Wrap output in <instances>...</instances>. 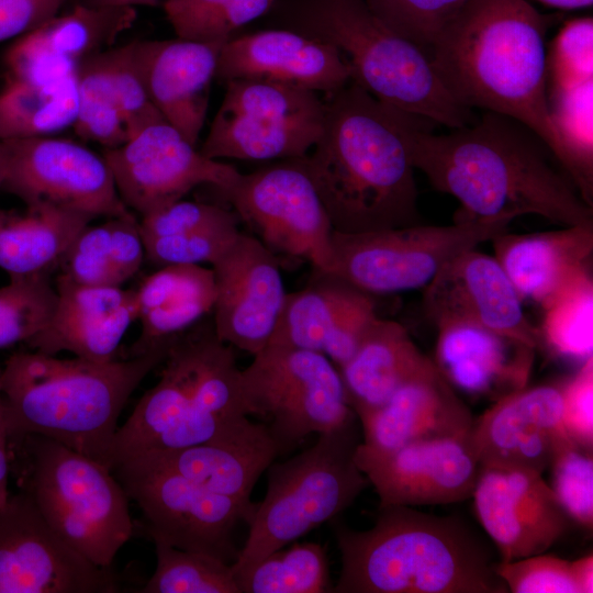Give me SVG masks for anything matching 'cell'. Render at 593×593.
Instances as JSON below:
<instances>
[{
  "label": "cell",
  "instance_id": "42",
  "mask_svg": "<svg viewBox=\"0 0 593 593\" xmlns=\"http://www.w3.org/2000/svg\"><path fill=\"white\" fill-rule=\"evenodd\" d=\"M275 0H164L163 8L178 38L226 42L245 24L266 14Z\"/></svg>",
  "mask_w": 593,
  "mask_h": 593
},
{
  "label": "cell",
  "instance_id": "10",
  "mask_svg": "<svg viewBox=\"0 0 593 593\" xmlns=\"http://www.w3.org/2000/svg\"><path fill=\"white\" fill-rule=\"evenodd\" d=\"M240 370L247 415L265 419L279 455L357 417L338 368L323 354L267 345Z\"/></svg>",
  "mask_w": 593,
  "mask_h": 593
},
{
  "label": "cell",
  "instance_id": "57",
  "mask_svg": "<svg viewBox=\"0 0 593 593\" xmlns=\"http://www.w3.org/2000/svg\"><path fill=\"white\" fill-rule=\"evenodd\" d=\"M8 168V153L5 144L0 141V188L4 181Z\"/></svg>",
  "mask_w": 593,
  "mask_h": 593
},
{
  "label": "cell",
  "instance_id": "53",
  "mask_svg": "<svg viewBox=\"0 0 593 593\" xmlns=\"http://www.w3.org/2000/svg\"><path fill=\"white\" fill-rule=\"evenodd\" d=\"M1 373V367H0ZM9 435L4 417V403L0 389V506H2L8 496V478H9Z\"/></svg>",
  "mask_w": 593,
  "mask_h": 593
},
{
  "label": "cell",
  "instance_id": "9",
  "mask_svg": "<svg viewBox=\"0 0 593 593\" xmlns=\"http://www.w3.org/2000/svg\"><path fill=\"white\" fill-rule=\"evenodd\" d=\"M23 491L52 529L94 564L111 568L134 533L128 496L104 465L55 440L25 435Z\"/></svg>",
  "mask_w": 593,
  "mask_h": 593
},
{
  "label": "cell",
  "instance_id": "31",
  "mask_svg": "<svg viewBox=\"0 0 593 593\" xmlns=\"http://www.w3.org/2000/svg\"><path fill=\"white\" fill-rule=\"evenodd\" d=\"M494 257L521 299L545 305L560 289L589 268L593 224L492 238Z\"/></svg>",
  "mask_w": 593,
  "mask_h": 593
},
{
  "label": "cell",
  "instance_id": "14",
  "mask_svg": "<svg viewBox=\"0 0 593 593\" xmlns=\"http://www.w3.org/2000/svg\"><path fill=\"white\" fill-rule=\"evenodd\" d=\"M224 195L273 254L303 258L317 271H331L333 228L301 158L240 174Z\"/></svg>",
  "mask_w": 593,
  "mask_h": 593
},
{
  "label": "cell",
  "instance_id": "15",
  "mask_svg": "<svg viewBox=\"0 0 593 593\" xmlns=\"http://www.w3.org/2000/svg\"><path fill=\"white\" fill-rule=\"evenodd\" d=\"M8 168L0 189L25 205L48 203L94 217H133L103 156L47 136L2 141Z\"/></svg>",
  "mask_w": 593,
  "mask_h": 593
},
{
  "label": "cell",
  "instance_id": "48",
  "mask_svg": "<svg viewBox=\"0 0 593 593\" xmlns=\"http://www.w3.org/2000/svg\"><path fill=\"white\" fill-rule=\"evenodd\" d=\"M238 220L171 236L143 238L145 256L160 266L212 264L239 233Z\"/></svg>",
  "mask_w": 593,
  "mask_h": 593
},
{
  "label": "cell",
  "instance_id": "32",
  "mask_svg": "<svg viewBox=\"0 0 593 593\" xmlns=\"http://www.w3.org/2000/svg\"><path fill=\"white\" fill-rule=\"evenodd\" d=\"M136 299L142 329L127 358L169 348L178 336L212 314L213 270L190 264L163 266L136 289Z\"/></svg>",
  "mask_w": 593,
  "mask_h": 593
},
{
  "label": "cell",
  "instance_id": "44",
  "mask_svg": "<svg viewBox=\"0 0 593 593\" xmlns=\"http://www.w3.org/2000/svg\"><path fill=\"white\" fill-rule=\"evenodd\" d=\"M468 0H366L391 31L428 54L448 21Z\"/></svg>",
  "mask_w": 593,
  "mask_h": 593
},
{
  "label": "cell",
  "instance_id": "21",
  "mask_svg": "<svg viewBox=\"0 0 593 593\" xmlns=\"http://www.w3.org/2000/svg\"><path fill=\"white\" fill-rule=\"evenodd\" d=\"M423 307L437 326L475 324L541 348L538 327L523 310V300L494 256L475 248L449 260L424 288Z\"/></svg>",
  "mask_w": 593,
  "mask_h": 593
},
{
  "label": "cell",
  "instance_id": "47",
  "mask_svg": "<svg viewBox=\"0 0 593 593\" xmlns=\"http://www.w3.org/2000/svg\"><path fill=\"white\" fill-rule=\"evenodd\" d=\"M107 70L131 137L165 121L150 101L135 55L134 41L102 52Z\"/></svg>",
  "mask_w": 593,
  "mask_h": 593
},
{
  "label": "cell",
  "instance_id": "55",
  "mask_svg": "<svg viewBox=\"0 0 593 593\" xmlns=\"http://www.w3.org/2000/svg\"><path fill=\"white\" fill-rule=\"evenodd\" d=\"M79 3L91 8L157 7L160 0H81Z\"/></svg>",
  "mask_w": 593,
  "mask_h": 593
},
{
  "label": "cell",
  "instance_id": "37",
  "mask_svg": "<svg viewBox=\"0 0 593 593\" xmlns=\"http://www.w3.org/2000/svg\"><path fill=\"white\" fill-rule=\"evenodd\" d=\"M240 593H326L329 584L325 547L294 541L234 574Z\"/></svg>",
  "mask_w": 593,
  "mask_h": 593
},
{
  "label": "cell",
  "instance_id": "54",
  "mask_svg": "<svg viewBox=\"0 0 593 593\" xmlns=\"http://www.w3.org/2000/svg\"><path fill=\"white\" fill-rule=\"evenodd\" d=\"M571 566L579 593H592L593 555L590 552L581 558L571 560Z\"/></svg>",
  "mask_w": 593,
  "mask_h": 593
},
{
  "label": "cell",
  "instance_id": "20",
  "mask_svg": "<svg viewBox=\"0 0 593 593\" xmlns=\"http://www.w3.org/2000/svg\"><path fill=\"white\" fill-rule=\"evenodd\" d=\"M471 499L500 561L546 552L571 522L542 474L532 471L481 467Z\"/></svg>",
  "mask_w": 593,
  "mask_h": 593
},
{
  "label": "cell",
  "instance_id": "45",
  "mask_svg": "<svg viewBox=\"0 0 593 593\" xmlns=\"http://www.w3.org/2000/svg\"><path fill=\"white\" fill-rule=\"evenodd\" d=\"M550 488L570 521L592 530L593 457L570 438L557 449L549 467Z\"/></svg>",
  "mask_w": 593,
  "mask_h": 593
},
{
  "label": "cell",
  "instance_id": "22",
  "mask_svg": "<svg viewBox=\"0 0 593 593\" xmlns=\"http://www.w3.org/2000/svg\"><path fill=\"white\" fill-rule=\"evenodd\" d=\"M561 413L559 383L525 387L494 401L469 437L480 466L542 474L570 438Z\"/></svg>",
  "mask_w": 593,
  "mask_h": 593
},
{
  "label": "cell",
  "instance_id": "39",
  "mask_svg": "<svg viewBox=\"0 0 593 593\" xmlns=\"http://www.w3.org/2000/svg\"><path fill=\"white\" fill-rule=\"evenodd\" d=\"M539 329L541 348L555 356L580 361L593 357V279L581 271L545 305Z\"/></svg>",
  "mask_w": 593,
  "mask_h": 593
},
{
  "label": "cell",
  "instance_id": "46",
  "mask_svg": "<svg viewBox=\"0 0 593 593\" xmlns=\"http://www.w3.org/2000/svg\"><path fill=\"white\" fill-rule=\"evenodd\" d=\"M547 52V85L573 88L593 81V19L567 21Z\"/></svg>",
  "mask_w": 593,
  "mask_h": 593
},
{
  "label": "cell",
  "instance_id": "5",
  "mask_svg": "<svg viewBox=\"0 0 593 593\" xmlns=\"http://www.w3.org/2000/svg\"><path fill=\"white\" fill-rule=\"evenodd\" d=\"M168 349L108 362L38 351L11 355L0 373L9 439L43 436L111 470L121 412Z\"/></svg>",
  "mask_w": 593,
  "mask_h": 593
},
{
  "label": "cell",
  "instance_id": "8",
  "mask_svg": "<svg viewBox=\"0 0 593 593\" xmlns=\"http://www.w3.org/2000/svg\"><path fill=\"white\" fill-rule=\"evenodd\" d=\"M358 417L317 435L300 454L272 462L267 490L256 503L245 545L232 564L240 573L260 559L336 519L369 485L354 454L361 441Z\"/></svg>",
  "mask_w": 593,
  "mask_h": 593
},
{
  "label": "cell",
  "instance_id": "43",
  "mask_svg": "<svg viewBox=\"0 0 593 593\" xmlns=\"http://www.w3.org/2000/svg\"><path fill=\"white\" fill-rule=\"evenodd\" d=\"M51 273L10 277L0 288V348L26 343L51 321L57 305Z\"/></svg>",
  "mask_w": 593,
  "mask_h": 593
},
{
  "label": "cell",
  "instance_id": "27",
  "mask_svg": "<svg viewBox=\"0 0 593 593\" xmlns=\"http://www.w3.org/2000/svg\"><path fill=\"white\" fill-rule=\"evenodd\" d=\"M358 419L362 436L358 447L370 452L433 438L469 437L474 423L471 411L433 360Z\"/></svg>",
  "mask_w": 593,
  "mask_h": 593
},
{
  "label": "cell",
  "instance_id": "4",
  "mask_svg": "<svg viewBox=\"0 0 593 593\" xmlns=\"http://www.w3.org/2000/svg\"><path fill=\"white\" fill-rule=\"evenodd\" d=\"M340 571L333 593H508L490 546L457 516L379 506L373 525H333Z\"/></svg>",
  "mask_w": 593,
  "mask_h": 593
},
{
  "label": "cell",
  "instance_id": "3",
  "mask_svg": "<svg viewBox=\"0 0 593 593\" xmlns=\"http://www.w3.org/2000/svg\"><path fill=\"white\" fill-rule=\"evenodd\" d=\"M552 21L527 0H468L428 56L456 102L521 122L564 170L566 153L547 102L546 34Z\"/></svg>",
  "mask_w": 593,
  "mask_h": 593
},
{
  "label": "cell",
  "instance_id": "18",
  "mask_svg": "<svg viewBox=\"0 0 593 593\" xmlns=\"http://www.w3.org/2000/svg\"><path fill=\"white\" fill-rule=\"evenodd\" d=\"M211 265L215 332L254 356L268 345L287 295L278 258L257 237L239 231Z\"/></svg>",
  "mask_w": 593,
  "mask_h": 593
},
{
  "label": "cell",
  "instance_id": "41",
  "mask_svg": "<svg viewBox=\"0 0 593 593\" xmlns=\"http://www.w3.org/2000/svg\"><path fill=\"white\" fill-rule=\"evenodd\" d=\"M156 568L139 593H240L231 563L154 538Z\"/></svg>",
  "mask_w": 593,
  "mask_h": 593
},
{
  "label": "cell",
  "instance_id": "35",
  "mask_svg": "<svg viewBox=\"0 0 593 593\" xmlns=\"http://www.w3.org/2000/svg\"><path fill=\"white\" fill-rule=\"evenodd\" d=\"M145 257L136 217H109L87 225L76 236L58 269L80 284L121 287L139 270Z\"/></svg>",
  "mask_w": 593,
  "mask_h": 593
},
{
  "label": "cell",
  "instance_id": "17",
  "mask_svg": "<svg viewBox=\"0 0 593 593\" xmlns=\"http://www.w3.org/2000/svg\"><path fill=\"white\" fill-rule=\"evenodd\" d=\"M118 192L130 209L145 216L210 184L225 194L240 172L205 157L166 121L154 123L124 145L104 149Z\"/></svg>",
  "mask_w": 593,
  "mask_h": 593
},
{
  "label": "cell",
  "instance_id": "6",
  "mask_svg": "<svg viewBox=\"0 0 593 593\" xmlns=\"http://www.w3.org/2000/svg\"><path fill=\"white\" fill-rule=\"evenodd\" d=\"M159 381L118 428L111 469L148 451L213 441L249 416L233 347L216 334L212 316L178 336L161 362Z\"/></svg>",
  "mask_w": 593,
  "mask_h": 593
},
{
  "label": "cell",
  "instance_id": "28",
  "mask_svg": "<svg viewBox=\"0 0 593 593\" xmlns=\"http://www.w3.org/2000/svg\"><path fill=\"white\" fill-rule=\"evenodd\" d=\"M225 43V42H224ZM222 42L182 38L134 41L152 103L192 145L204 126Z\"/></svg>",
  "mask_w": 593,
  "mask_h": 593
},
{
  "label": "cell",
  "instance_id": "38",
  "mask_svg": "<svg viewBox=\"0 0 593 593\" xmlns=\"http://www.w3.org/2000/svg\"><path fill=\"white\" fill-rule=\"evenodd\" d=\"M547 102L566 153V176L593 208V81L568 89L549 87Z\"/></svg>",
  "mask_w": 593,
  "mask_h": 593
},
{
  "label": "cell",
  "instance_id": "16",
  "mask_svg": "<svg viewBox=\"0 0 593 593\" xmlns=\"http://www.w3.org/2000/svg\"><path fill=\"white\" fill-rule=\"evenodd\" d=\"M119 579L67 545L24 491L0 506V593H116Z\"/></svg>",
  "mask_w": 593,
  "mask_h": 593
},
{
  "label": "cell",
  "instance_id": "23",
  "mask_svg": "<svg viewBox=\"0 0 593 593\" xmlns=\"http://www.w3.org/2000/svg\"><path fill=\"white\" fill-rule=\"evenodd\" d=\"M317 273L311 286L287 293L268 345L323 354L339 369L378 317L376 302L372 294L334 275Z\"/></svg>",
  "mask_w": 593,
  "mask_h": 593
},
{
  "label": "cell",
  "instance_id": "1",
  "mask_svg": "<svg viewBox=\"0 0 593 593\" xmlns=\"http://www.w3.org/2000/svg\"><path fill=\"white\" fill-rule=\"evenodd\" d=\"M430 124L411 115L405 145L414 169L458 200L454 222H512L536 214L562 226L593 224V208L553 167L545 143L521 122L485 111L447 134L433 133Z\"/></svg>",
  "mask_w": 593,
  "mask_h": 593
},
{
  "label": "cell",
  "instance_id": "25",
  "mask_svg": "<svg viewBox=\"0 0 593 593\" xmlns=\"http://www.w3.org/2000/svg\"><path fill=\"white\" fill-rule=\"evenodd\" d=\"M136 20L132 7L91 8L78 3L18 37L3 56L8 78L44 83L74 76L88 57L109 49Z\"/></svg>",
  "mask_w": 593,
  "mask_h": 593
},
{
  "label": "cell",
  "instance_id": "52",
  "mask_svg": "<svg viewBox=\"0 0 593 593\" xmlns=\"http://www.w3.org/2000/svg\"><path fill=\"white\" fill-rule=\"evenodd\" d=\"M68 0H0V43L23 36L59 14Z\"/></svg>",
  "mask_w": 593,
  "mask_h": 593
},
{
  "label": "cell",
  "instance_id": "33",
  "mask_svg": "<svg viewBox=\"0 0 593 593\" xmlns=\"http://www.w3.org/2000/svg\"><path fill=\"white\" fill-rule=\"evenodd\" d=\"M430 360L403 325L376 317L355 354L338 369L357 417L382 405Z\"/></svg>",
  "mask_w": 593,
  "mask_h": 593
},
{
  "label": "cell",
  "instance_id": "7",
  "mask_svg": "<svg viewBox=\"0 0 593 593\" xmlns=\"http://www.w3.org/2000/svg\"><path fill=\"white\" fill-rule=\"evenodd\" d=\"M267 13L272 27L338 48L351 80L379 101L451 130L477 120L446 90L428 54L388 29L366 0H275Z\"/></svg>",
  "mask_w": 593,
  "mask_h": 593
},
{
  "label": "cell",
  "instance_id": "19",
  "mask_svg": "<svg viewBox=\"0 0 593 593\" xmlns=\"http://www.w3.org/2000/svg\"><path fill=\"white\" fill-rule=\"evenodd\" d=\"M469 437L419 440L384 452L357 446L354 459L379 506L457 503L471 499L481 469Z\"/></svg>",
  "mask_w": 593,
  "mask_h": 593
},
{
  "label": "cell",
  "instance_id": "29",
  "mask_svg": "<svg viewBox=\"0 0 593 593\" xmlns=\"http://www.w3.org/2000/svg\"><path fill=\"white\" fill-rule=\"evenodd\" d=\"M436 327L433 362L456 391L494 402L527 387L534 347L471 323L449 322Z\"/></svg>",
  "mask_w": 593,
  "mask_h": 593
},
{
  "label": "cell",
  "instance_id": "56",
  "mask_svg": "<svg viewBox=\"0 0 593 593\" xmlns=\"http://www.w3.org/2000/svg\"><path fill=\"white\" fill-rule=\"evenodd\" d=\"M544 5L560 10H575L592 7L593 0H536Z\"/></svg>",
  "mask_w": 593,
  "mask_h": 593
},
{
  "label": "cell",
  "instance_id": "34",
  "mask_svg": "<svg viewBox=\"0 0 593 593\" xmlns=\"http://www.w3.org/2000/svg\"><path fill=\"white\" fill-rule=\"evenodd\" d=\"M96 217L48 203L0 209V268L10 277L51 273Z\"/></svg>",
  "mask_w": 593,
  "mask_h": 593
},
{
  "label": "cell",
  "instance_id": "40",
  "mask_svg": "<svg viewBox=\"0 0 593 593\" xmlns=\"http://www.w3.org/2000/svg\"><path fill=\"white\" fill-rule=\"evenodd\" d=\"M104 52V51H103ZM78 108L72 125L83 141L104 149L124 145L131 133L120 109L102 52L82 60L76 71Z\"/></svg>",
  "mask_w": 593,
  "mask_h": 593
},
{
  "label": "cell",
  "instance_id": "36",
  "mask_svg": "<svg viewBox=\"0 0 593 593\" xmlns=\"http://www.w3.org/2000/svg\"><path fill=\"white\" fill-rule=\"evenodd\" d=\"M77 108L76 74L44 83L8 78L0 91V141L47 136L72 126Z\"/></svg>",
  "mask_w": 593,
  "mask_h": 593
},
{
  "label": "cell",
  "instance_id": "50",
  "mask_svg": "<svg viewBox=\"0 0 593 593\" xmlns=\"http://www.w3.org/2000/svg\"><path fill=\"white\" fill-rule=\"evenodd\" d=\"M238 220L235 212L219 205L179 200L142 216V238L171 236Z\"/></svg>",
  "mask_w": 593,
  "mask_h": 593
},
{
  "label": "cell",
  "instance_id": "24",
  "mask_svg": "<svg viewBox=\"0 0 593 593\" xmlns=\"http://www.w3.org/2000/svg\"><path fill=\"white\" fill-rule=\"evenodd\" d=\"M351 68L334 45L300 33L271 27L231 37L221 48L215 79H261L324 94L351 80Z\"/></svg>",
  "mask_w": 593,
  "mask_h": 593
},
{
  "label": "cell",
  "instance_id": "11",
  "mask_svg": "<svg viewBox=\"0 0 593 593\" xmlns=\"http://www.w3.org/2000/svg\"><path fill=\"white\" fill-rule=\"evenodd\" d=\"M225 94L200 153L211 159L301 158L322 133L318 92L261 79L225 82Z\"/></svg>",
  "mask_w": 593,
  "mask_h": 593
},
{
  "label": "cell",
  "instance_id": "51",
  "mask_svg": "<svg viewBox=\"0 0 593 593\" xmlns=\"http://www.w3.org/2000/svg\"><path fill=\"white\" fill-rule=\"evenodd\" d=\"M562 398V425L580 447H593V357L580 365L570 378L559 382Z\"/></svg>",
  "mask_w": 593,
  "mask_h": 593
},
{
  "label": "cell",
  "instance_id": "30",
  "mask_svg": "<svg viewBox=\"0 0 593 593\" xmlns=\"http://www.w3.org/2000/svg\"><path fill=\"white\" fill-rule=\"evenodd\" d=\"M279 449L265 423L247 419L213 441L134 456L255 508L253 490ZM133 458V457H131Z\"/></svg>",
  "mask_w": 593,
  "mask_h": 593
},
{
  "label": "cell",
  "instance_id": "49",
  "mask_svg": "<svg viewBox=\"0 0 593 593\" xmlns=\"http://www.w3.org/2000/svg\"><path fill=\"white\" fill-rule=\"evenodd\" d=\"M512 593H579L570 560L546 552L495 563Z\"/></svg>",
  "mask_w": 593,
  "mask_h": 593
},
{
  "label": "cell",
  "instance_id": "26",
  "mask_svg": "<svg viewBox=\"0 0 593 593\" xmlns=\"http://www.w3.org/2000/svg\"><path fill=\"white\" fill-rule=\"evenodd\" d=\"M55 288L53 317L26 345L46 355L66 350L97 362L115 360L124 334L137 318L136 290L80 284L61 273Z\"/></svg>",
  "mask_w": 593,
  "mask_h": 593
},
{
  "label": "cell",
  "instance_id": "2",
  "mask_svg": "<svg viewBox=\"0 0 593 593\" xmlns=\"http://www.w3.org/2000/svg\"><path fill=\"white\" fill-rule=\"evenodd\" d=\"M322 133L301 160L333 231L359 234L421 224L405 145L410 113L350 80L325 94Z\"/></svg>",
  "mask_w": 593,
  "mask_h": 593
},
{
  "label": "cell",
  "instance_id": "12",
  "mask_svg": "<svg viewBox=\"0 0 593 593\" xmlns=\"http://www.w3.org/2000/svg\"><path fill=\"white\" fill-rule=\"evenodd\" d=\"M510 224L421 223L359 234L333 231L328 273L372 295L424 289L449 260L508 231Z\"/></svg>",
  "mask_w": 593,
  "mask_h": 593
},
{
  "label": "cell",
  "instance_id": "13",
  "mask_svg": "<svg viewBox=\"0 0 593 593\" xmlns=\"http://www.w3.org/2000/svg\"><path fill=\"white\" fill-rule=\"evenodd\" d=\"M112 472L138 505L150 539L231 564L236 561L235 528L240 522L248 524L255 508L139 458L122 460Z\"/></svg>",
  "mask_w": 593,
  "mask_h": 593
}]
</instances>
